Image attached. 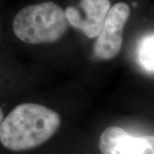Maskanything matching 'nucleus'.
<instances>
[{"instance_id":"7ed1b4c3","label":"nucleus","mask_w":154,"mask_h":154,"mask_svg":"<svg viewBox=\"0 0 154 154\" xmlns=\"http://www.w3.org/2000/svg\"><path fill=\"white\" fill-rule=\"evenodd\" d=\"M129 14V6L125 3L120 2L110 7L94 44V53L97 58L110 60L119 53L123 28Z\"/></svg>"},{"instance_id":"423d86ee","label":"nucleus","mask_w":154,"mask_h":154,"mask_svg":"<svg viewBox=\"0 0 154 154\" xmlns=\"http://www.w3.org/2000/svg\"><path fill=\"white\" fill-rule=\"evenodd\" d=\"M136 58L142 69L154 74V33L146 34L139 40Z\"/></svg>"},{"instance_id":"f257e3e1","label":"nucleus","mask_w":154,"mask_h":154,"mask_svg":"<svg viewBox=\"0 0 154 154\" xmlns=\"http://www.w3.org/2000/svg\"><path fill=\"white\" fill-rule=\"evenodd\" d=\"M60 122V116L54 110L38 104H22L2 122L0 141L12 151L34 148L49 140Z\"/></svg>"},{"instance_id":"39448f33","label":"nucleus","mask_w":154,"mask_h":154,"mask_svg":"<svg viewBox=\"0 0 154 154\" xmlns=\"http://www.w3.org/2000/svg\"><path fill=\"white\" fill-rule=\"evenodd\" d=\"M102 154H154V135L134 136L120 127H109L99 139Z\"/></svg>"},{"instance_id":"0eeeda50","label":"nucleus","mask_w":154,"mask_h":154,"mask_svg":"<svg viewBox=\"0 0 154 154\" xmlns=\"http://www.w3.org/2000/svg\"><path fill=\"white\" fill-rule=\"evenodd\" d=\"M3 116H4V114H3V110L2 109L0 108V125H1V123H2V120H3Z\"/></svg>"},{"instance_id":"20e7f679","label":"nucleus","mask_w":154,"mask_h":154,"mask_svg":"<svg viewBox=\"0 0 154 154\" xmlns=\"http://www.w3.org/2000/svg\"><path fill=\"white\" fill-rule=\"evenodd\" d=\"M110 9L109 0H81L79 5L69 6L65 15L69 23L88 38L99 35Z\"/></svg>"},{"instance_id":"f03ea898","label":"nucleus","mask_w":154,"mask_h":154,"mask_svg":"<svg viewBox=\"0 0 154 154\" xmlns=\"http://www.w3.org/2000/svg\"><path fill=\"white\" fill-rule=\"evenodd\" d=\"M65 11L52 2L24 7L16 15L13 30L17 37L28 44L57 41L68 28Z\"/></svg>"}]
</instances>
